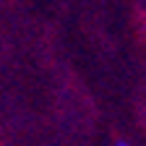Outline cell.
<instances>
[{"mask_svg": "<svg viewBox=\"0 0 146 146\" xmlns=\"http://www.w3.org/2000/svg\"><path fill=\"white\" fill-rule=\"evenodd\" d=\"M117 146H131V143H117Z\"/></svg>", "mask_w": 146, "mask_h": 146, "instance_id": "6da1fadb", "label": "cell"}]
</instances>
